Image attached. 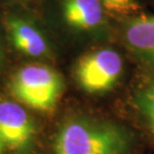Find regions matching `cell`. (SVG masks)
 Wrapping results in <instances>:
<instances>
[{
    "label": "cell",
    "instance_id": "cell-1",
    "mask_svg": "<svg viewBox=\"0 0 154 154\" xmlns=\"http://www.w3.org/2000/svg\"><path fill=\"white\" fill-rule=\"evenodd\" d=\"M130 136L125 128L108 122L72 120L59 129L54 154H127Z\"/></svg>",
    "mask_w": 154,
    "mask_h": 154
},
{
    "label": "cell",
    "instance_id": "cell-2",
    "mask_svg": "<svg viewBox=\"0 0 154 154\" xmlns=\"http://www.w3.org/2000/svg\"><path fill=\"white\" fill-rule=\"evenodd\" d=\"M63 90L61 77L43 65H28L16 72L11 81V92L17 100L40 111L56 105Z\"/></svg>",
    "mask_w": 154,
    "mask_h": 154
},
{
    "label": "cell",
    "instance_id": "cell-3",
    "mask_svg": "<svg viewBox=\"0 0 154 154\" xmlns=\"http://www.w3.org/2000/svg\"><path fill=\"white\" fill-rule=\"evenodd\" d=\"M123 70L121 56L112 49H99L85 54L75 66V77L83 90L100 93L116 84Z\"/></svg>",
    "mask_w": 154,
    "mask_h": 154
},
{
    "label": "cell",
    "instance_id": "cell-4",
    "mask_svg": "<svg viewBox=\"0 0 154 154\" xmlns=\"http://www.w3.org/2000/svg\"><path fill=\"white\" fill-rule=\"evenodd\" d=\"M34 134L31 118L20 105L11 101L0 102V138L13 149L24 148Z\"/></svg>",
    "mask_w": 154,
    "mask_h": 154
},
{
    "label": "cell",
    "instance_id": "cell-5",
    "mask_svg": "<svg viewBox=\"0 0 154 154\" xmlns=\"http://www.w3.org/2000/svg\"><path fill=\"white\" fill-rule=\"evenodd\" d=\"M64 19L75 29L90 30L103 23V6L100 0H62Z\"/></svg>",
    "mask_w": 154,
    "mask_h": 154
},
{
    "label": "cell",
    "instance_id": "cell-6",
    "mask_svg": "<svg viewBox=\"0 0 154 154\" xmlns=\"http://www.w3.org/2000/svg\"><path fill=\"white\" fill-rule=\"evenodd\" d=\"M124 36L125 41L135 53L154 65V16L129 21Z\"/></svg>",
    "mask_w": 154,
    "mask_h": 154
},
{
    "label": "cell",
    "instance_id": "cell-7",
    "mask_svg": "<svg viewBox=\"0 0 154 154\" xmlns=\"http://www.w3.org/2000/svg\"><path fill=\"white\" fill-rule=\"evenodd\" d=\"M9 37L14 47L29 56L38 57L47 51L44 37L34 26L19 18H11L7 22Z\"/></svg>",
    "mask_w": 154,
    "mask_h": 154
},
{
    "label": "cell",
    "instance_id": "cell-8",
    "mask_svg": "<svg viewBox=\"0 0 154 154\" xmlns=\"http://www.w3.org/2000/svg\"><path fill=\"white\" fill-rule=\"evenodd\" d=\"M137 107L147 126L154 133V83L147 86L138 94Z\"/></svg>",
    "mask_w": 154,
    "mask_h": 154
},
{
    "label": "cell",
    "instance_id": "cell-9",
    "mask_svg": "<svg viewBox=\"0 0 154 154\" xmlns=\"http://www.w3.org/2000/svg\"><path fill=\"white\" fill-rule=\"evenodd\" d=\"M103 8L116 14H131L139 10L136 0H100Z\"/></svg>",
    "mask_w": 154,
    "mask_h": 154
},
{
    "label": "cell",
    "instance_id": "cell-10",
    "mask_svg": "<svg viewBox=\"0 0 154 154\" xmlns=\"http://www.w3.org/2000/svg\"><path fill=\"white\" fill-rule=\"evenodd\" d=\"M2 144H3V142H2L1 138H0V152H1V150H2Z\"/></svg>",
    "mask_w": 154,
    "mask_h": 154
}]
</instances>
